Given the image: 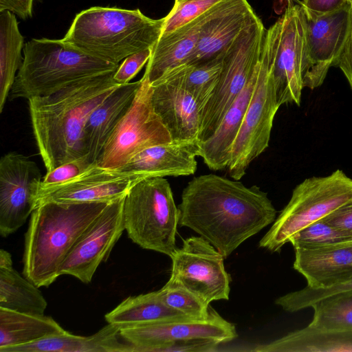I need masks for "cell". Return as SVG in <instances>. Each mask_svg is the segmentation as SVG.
<instances>
[{"mask_svg": "<svg viewBox=\"0 0 352 352\" xmlns=\"http://www.w3.org/2000/svg\"><path fill=\"white\" fill-rule=\"evenodd\" d=\"M179 225L195 232L224 258L275 221L276 211L258 186L214 174L190 180L178 206Z\"/></svg>", "mask_w": 352, "mask_h": 352, "instance_id": "obj_1", "label": "cell"}, {"mask_svg": "<svg viewBox=\"0 0 352 352\" xmlns=\"http://www.w3.org/2000/svg\"><path fill=\"white\" fill-rule=\"evenodd\" d=\"M109 74L77 81L47 96L28 100L35 142L47 172L86 155V122L120 85Z\"/></svg>", "mask_w": 352, "mask_h": 352, "instance_id": "obj_2", "label": "cell"}, {"mask_svg": "<svg viewBox=\"0 0 352 352\" xmlns=\"http://www.w3.org/2000/svg\"><path fill=\"white\" fill-rule=\"evenodd\" d=\"M109 203L38 204L25 234L23 276L38 287L54 282L74 247Z\"/></svg>", "mask_w": 352, "mask_h": 352, "instance_id": "obj_3", "label": "cell"}, {"mask_svg": "<svg viewBox=\"0 0 352 352\" xmlns=\"http://www.w3.org/2000/svg\"><path fill=\"white\" fill-rule=\"evenodd\" d=\"M164 18L153 19L140 9L94 6L78 13L62 40L97 58L116 64L152 48Z\"/></svg>", "mask_w": 352, "mask_h": 352, "instance_id": "obj_4", "label": "cell"}, {"mask_svg": "<svg viewBox=\"0 0 352 352\" xmlns=\"http://www.w3.org/2000/svg\"><path fill=\"white\" fill-rule=\"evenodd\" d=\"M8 98L47 96L85 78L114 74L119 64L91 56L61 39L32 38Z\"/></svg>", "mask_w": 352, "mask_h": 352, "instance_id": "obj_5", "label": "cell"}, {"mask_svg": "<svg viewBox=\"0 0 352 352\" xmlns=\"http://www.w3.org/2000/svg\"><path fill=\"white\" fill-rule=\"evenodd\" d=\"M124 228L130 239L143 249L170 257L177 249L179 210L168 180L142 179L124 197Z\"/></svg>", "mask_w": 352, "mask_h": 352, "instance_id": "obj_6", "label": "cell"}, {"mask_svg": "<svg viewBox=\"0 0 352 352\" xmlns=\"http://www.w3.org/2000/svg\"><path fill=\"white\" fill-rule=\"evenodd\" d=\"M351 199L352 179L342 170L305 179L294 189L289 201L260 240L259 246L271 252H279L296 233Z\"/></svg>", "mask_w": 352, "mask_h": 352, "instance_id": "obj_7", "label": "cell"}, {"mask_svg": "<svg viewBox=\"0 0 352 352\" xmlns=\"http://www.w3.org/2000/svg\"><path fill=\"white\" fill-rule=\"evenodd\" d=\"M265 31L258 18L241 32L225 52L216 89L200 113L199 142L215 132L249 80L259 61Z\"/></svg>", "mask_w": 352, "mask_h": 352, "instance_id": "obj_8", "label": "cell"}, {"mask_svg": "<svg viewBox=\"0 0 352 352\" xmlns=\"http://www.w3.org/2000/svg\"><path fill=\"white\" fill-rule=\"evenodd\" d=\"M267 50L279 105H300L304 88L302 64L305 19L299 0H287L282 16L265 31Z\"/></svg>", "mask_w": 352, "mask_h": 352, "instance_id": "obj_9", "label": "cell"}, {"mask_svg": "<svg viewBox=\"0 0 352 352\" xmlns=\"http://www.w3.org/2000/svg\"><path fill=\"white\" fill-rule=\"evenodd\" d=\"M141 80L130 107L109 137L97 160L100 167L118 170L142 151L172 142L168 130L153 109L151 85L144 75Z\"/></svg>", "mask_w": 352, "mask_h": 352, "instance_id": "obj_10", "label": "cell"}, {"mask_svg": "<svg viewBox=\"0 0 352 352\" xmlns=\"http://www.w3.org/2000/svg\"><path fill=\"white\" fill-rule=\"evenodd\" d=\"M279 107L263 41L256 85L233 142L227 166L234 179H241L252 161L268 147L274 118Z\"/></svg>", "mask_w": 352, "mask_h": 352, "instance_id": "obj_11", "label": "cell"}, {"mask_svg": "<svg viewBox=\"0 0 352 352\" xmlns=\"http://www.w3.org/2000/svg\"><path fill=\"white\" fill-rule=\"evenodd\" d=\"M301 5L305 19L302 82L304 87L314 89L322 85L330 67H337L351 36L352 8L347 2L335 11L319 14Z\"/></svg>", "mask_w": 352, "mask_h": 352, "instance_id": "obj_12", "label": "cell"}, {"mask_svg": "<svg viewBox=\"0 0 352 352\" xmlns=\"http://www.w3.org/2000/svg\"><path fill=\"white\" fill-rule=\"evenodd\" d=\"M170 258L171 274L166 283L188 290L208 305L229 299L231 278L224 267L225 258L208 241L188 238Z\"/></svg>", "mask_w": 352, "mask_h": 352, "instance_id": "obj_13", "label": "cell"}, {"mask_svg": "<svg viewBox=\"0 0 352 352\" xmlns=\"http://www.w3.org/2000/svg\"><path fill=\"white\" fill-rule=\"evenodd\" d=\"M41 170L28 157L9 152L0 160V234L16 232L36 208Z\"/></svg>", "mask_w": 352, "mask_h": 352, "instance_id": "obj_14", "label": "cell"}, {"mask_svg": "<svg viewBox=\"0 0 352 352\" xmlns=\"http://www.w3.org/2000/svg\"><path fill=\"white\" fill-rule=\"evenodd\" d=\"M120 334L133 346V352H152L157 346L186 339H208L226 343L238 334L235 325L223 318L210 307L204 319L184 317L143 325L123 327Z\"/></svg>", "mask_w": 352, "mask_h": 352, "instance_id": "obj_15", "label": "cell"}, {"mask_svg": "<svg viewBox=\"0 0 352 352\" xmlns=\"http://www.w3.org/2000/svg\"><path fill=\"white\" fill-rule=\"evenodd\" d=\"M124 197L109 203L87 228L63 263L60 275L73 276L84 283L91 281L125 230Z\"/></svg>", "mask_w": 352, "mask_h": 352, "instance_id": "obj_16", "label": "cell"}, {"mask_svg": "<svg viewBox=\"0 0 352 352\" xmlns=\"http://www.w3.org/2000/svg\"><path fill=\"white\" fill-rule=\"evenodd\" d=\"M258 17L247 0H221L198 16V41L186 64L222 58L241 32Z\"/></svg>", "mask_w": 352, "mask_h": 352, "instance_id": "obj_17", "label": "cell"}, {"mask_svg": "<svg viewBox=\"0 0 352 352\" xmlns=\"http://www.w3.org/2000/svg\"><path fill=\"white\" fill-rule=\"evenodd\" d=\"M144 179L146 177L138 173L109 170L94 163L74 178L58 186L38 191L36 207L47 201L111 202L124 197L132 186Z\"/></svg>", "mask_w": 352, "mask_h": 352, "instance_id": "obj_18", "label": "cell"}, {"mask_svg": "<svg viewBox=\"0 0 352 352\" xmlns=\"http://www.w3.org/2000/svg\"><path fill=\"white\" fill-rule=\"evenodd\" d=\"M151 85L153 109L172 140L199 141L200 111L190 94L167 80L160 79Z\"/></svg>", "mask_w": 352, "mask_h": 352, "instance_id": "obj_19", "label": "cell"}, {"mask_svg": "<svg viewBox=\"0 0 352 352\" xmlns=\"http://www.w3.org/2000/svg\"><path fill=\"white\" fill-rule=\"evenodd\" d=\"M199 141H173L149 147L118 170L142 174L146 178L187 176L197 170Z\"/></svg>", "mask_w": 352, "mask_h": 352, "instance_id": "obj_20", "label": "cell"}, {"mask_svg": "<svg viewBox=\"0 0 352 352\" xmlns=\"http://www.w3.org/2000/svg\"><path fill=\"white\" fill-rule=\"evenodd\" d=\"M294 268L312 289H327L352 278V243L314 249L296 248Z\"/></svg>", "mask_w": 352, "mask_h": 352, "instance_id": "obj_21", "label": "cell"}, {"mask_svg": "<svg viewBox=\"0 0 352 352\" xmlns=\"http://www.w3.org/2000/svg\"><path fill=\"white\" fill-rule=\"evenodd\" d=\"M142 80L120 85L88 118L83 133L86 155L96 163L105 143L120 119L130 107Z\"/></svg>", "mask_w": 352, "mask_h": 352, "instance_id": "obj_22", "label": "cell"}, {"mask_svg": "<svg viewBox=\"0 0 352 352\" xmlns=\"http://www.w3.org/2000/svg\"><path fill=\"white\" fill-rule=\"evenodd\" d=\"M258 69L259 61L249 80L227 111L215 132L206 140L199 142V156L211 170H219L228 166L231 148L253 93Z\"/></svg>", "mask_w": 352, "mask_h": 352, "instance_id": "obj_23", "label": "cell"}, {"mask_svg": "<svg viewBox=\"0 0 352 352\" xmlns=\"http://www.w3.org/2000/svg\"><path fill=\"white\" fill-rule=\"evenodd\" d=\"M121 338L120 328L108 323L91 336L67 331L34 342L0 349V352H133V345Z\"/></svg>", "mask_w": 352, "mask_h": 352, "instance_id": "obj_24", "label": "cell"}, {"mask_svg": "<svg viewBox=\"0 0 352 352\" xmlns=\"http://www.w3.org/2000/svg\"><path fill=\"white\" fill-rule=\"evenodd\" d=\"M197 19L169 32L161 34L151 48L144 75L151 84L165 73L187 63L198 41Z\"/></svg>", "mask_w": 352, "mask_h": 352, "instance_id": "obj_25", "label": "cell"}, {"mask_svg": "<svg viewBox=\"0 0 352 352\" xmlns=\"http://www.w3.org/2000/svg\"><path fill=\"white\" fill-rule=\"evenodd\" d=\"M249 351L256 352L352 351V330H321L307 326L269 343L256 345Z\"/></svg>", "mask_w": 352, "mask_h": 352, "instance_id": "obj_26", "label": "cell"}, {"mask_svg": "<svg viewBox=\"0 0 352 352\" xmlns=\"http://www.w3.org/2000/svg\"><path fill=\"white\" fill-rule=\"evenodd\" d=\"M47 305L38 287L14 270L11 254L1 249L0 307L24 313L44 314Z\"/></svg>", "mask_w": 352, "mask_h": 352, "instance_id": "obj_27", "label": "cell"}, {"mask_svg": "<svg viewBox=\"0 0 352 352\" xmlns=\"http://www.w3.org/2000/svg\"><path fill=\"white\" fill-rule=\"evenodd\" d=\"M51 316L0 307V349L66 333Z\"/></svg>", "mask_w": 352, "mask_h": 352, "instance_id": "obj_28", "label": "cell"}, {"mask_svg": "<svg viewBox=\"0 0 352 352\" xmlns=\"http://www.w3.org/2000/svg\"><path fill=\"white\" fill-rule=\"evenodd\" d=\"M184 317L190 316L167 307L157 292L129 296L104 316L107 323L120 329Z\"/></svg>", "mask_w": 352, "mask_h": 352, "instance_id": "obj_29", "label": "cell"}, {"mask_svg": "<svg viewBox=\"0 0 352 352\" xmlns=\"http://www.w3.org/2000/svg\"><path fill=\"white\" fill-rule=\"evenodd\" d=\"M23 40L15 14L9 10L0 11V113L23 62Z\"/></svg>", "mask_w": 352, "mask_h": 352, "instance_id": "obj_30", "label": "cell"}, {"mask_svg": "<svg viewBox=\"0 0 352 352\" xmlns=\"http://www.w3.org/2000/svg\"><path fill=\"white\" fill-rule=\"evenodd\" d=\"M223 58L197 65H181L168 71L158 80H167L181 85L195 100L201 113L216 89Z\"/></svg>", "mask_w": 352, "mask_h": 352, "instance_id": "obj_31", "label": "cell"}, {"mask_svg": "<svg viewBox=\"0 0 352 352\" xmlns=\"http://www.w3.org/2000/svg\"><path fill=\"white\" fill-rule=\"evenodd\" d=\"M311 307L314 314L309 327L321 330H352V292L327 297Z\"/></svg>", "mask_w": 352, "mask_h": 352, "instance_id": "obj_32", "label": "cell"}, {"mask_svg": "<svg viewBox=\"0 0 352 352\" xmlns=\"http://www.w3.org/2000/svg\"><path fill=\"white\" fill-rule=\"evenodd\" d=\"M289 242L296 248L314 249L352 243V234L317 221L293 235Z\"/></svg>", "mask_w": 352, "mask_h": 352, "instance_id": "obj_33", "label": "cell"}, {"mask_svg": "<svg viewBox=\"0 0 352 352\" xmlns=\"http://www.w3.org/2000/svg\"><path fill=\"white\" fill-rule=\"evenodd\" d=\"M156 292L159 298L167 307L188 316L204 319L210 315V305L183 287L166 283Z\"/></svg>", "mask_w": 352, "mask_h": 352, "instance_id": "obj_34", "label": "cell"}, {"mask_svg": "<svg viewBox=\"0 0 352 352\" xmlns=\"http://www.w3.org/2000/svg\"><path fill=\"white\" fill-rule=\"evenodd\" d=\"M352 292V278L327 289H312L308 286L278 298L275 303L288 312L311 307L318 301L332 296Z\"/></svg>", "mask_w": 352, "mask_h": 352, "instance_id": "obj_35", "label": "cell"}, {"mask_svg": "<svg viewBox=\"0 0 352 352\" xmlns=\"http://www.w3.org/2000/svg\"><path fill=\"white\" fill-rule=\"evenodd\" d=\"M221 0H178L164 17L162 34L169 33L197 19Z\"/></svg>", "mask_w": 352, "mask_h": 352, "instance_id": "obj_36", "label": "cell"}, {"mask_svg": "<svg viewBox=\"0 0 352 352\" xmlns=\"http://www.w3.org/2000/svg\"><path fill=\"white\" fill-rule=\"evenodd\" d=\"M91 164L87 155L64 163L51 171L47 172L42 178L38 191L58 186L87 170Z\"/></svg>", "mask_w": 352, "mask_h": 352, "instance_id": "obj_37", "label": "cell"}, {"mask_svg": "<svg viewBox=\"0 0 352 352\" xmlns=\"http://www.w3.org/2000/svg\"><path fill=\"white\" fill-rule=\"evenodd\" d=\"M151 54V48L129 56L119 65L113 74V80L119 85H125L137 75L148 62Z\"/></svg>", "mask_w": 352, "mask_h": 352, "instance_id": "obj_38", "label": "cell"}, {"mask_svg": "<svg viewBox=\"0 0 352 352\" xmlns=\"http://www.w3.org/2000/svg\"><path fill=\"white\" fill-rule=\"evenodd\" d=\"M322 219L338 229L352 234V199Z\"/></svg>", "mask_w": 352, "mask_h": 352, "instance_id": "obj_39", "label": "cell"}, {"mask_svg": "<svg viewBox=\"0 0 352 352\" xmlns=\"http://www.w3.org/2000/svg\"><path fill=\"white\" fill-rule=\"evenodd\" d=\"M35 0H0V11L9 10L22 19L32 16Z\"/></svg>", "mask_w": 352, "mask_h": 352, "instance_id": "obj_40", "label": "cell"}, {"mask_svg": "<svg viewBox=\"0 0 352 352\" xmlns=\"http://www.w3.org/2000/svg\"><path fill=\"white\" fill-rule=\"evenodd\" d=\"M348 0H303L302 4L319 14L335 11L344 6Z\"/></svg>", "mask_w": 352, "mask_h": 352, "instance_id": "obj_41", "label": "cell"}, {"mask_svg": "<svg viewBox=\"0 0 352 352\" xmlns=\"http://www.w3.org/2000/svg\"><path fill=\"white\" fill-rule=\"evenodd\" d=\"M347 79L352 89V43L350 38L337 65Z\"/></svg>", "mask_w": 352, "mask_h": 352, "instance_id": "obj_42", "label": "cell"}, {"mask_svg": "<svg viewBox=\"0 0 352 352\" xmlns=\"http://www.w3.org/2000/svg\"><path fill=\"white\" fill-rule=\"evenodd\" d=\"M351 8H352V3H351ZM350 41H351V43H352V34H351V38H350Z\"/></svg>", "mask_w": 352, "mask_h": 352, "instance_id": "obj_43", "label": "cell"}, {"mask_svg": "<svg viewBox=\"0 0 352 352\" xmlns=\"http://www.w3.org/2000/svg\"><path fill=\"white\" fill-rule=\"evenodd\" d=\"M349 2H350L351 3H352V0H348Z\"/></svg>", "mask_w": 352, "mask_h": 352, "instance_id": "obj_44", "label": "cell"}, {"mask_svg": "<svg viewBox=\"0 0 352 352\" xmlns=\"http://www.w3.org/2000/svg\"><path fill=\"white\" fill-rule=\"evenodd\" d=\"M178 1V0H175V1Z\"/></svg>", "mask_w": 352, "mask_h": 352, "instance_id": "obj_45", "label": "cell"}]
</instances>
